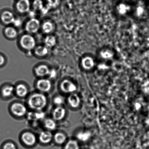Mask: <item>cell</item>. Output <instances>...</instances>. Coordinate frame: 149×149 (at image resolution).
Instances as JSON below:
<instances>
[{"label": "cell", "mask_w": 149, "mask_h": 149, "mask_svg": "<svg viewBox=\"0 0 149 149\" xmlns=\"http://www.w3.org/2000/svg\"><path fill=\"white\" fill-rule=\"evenodd\" d=\"M53 29V24L50 21L45 22L42 26V30L45 33L49 34L51 33Z\"/></svg>", "instance_id": "23"}, {"label": "cell", "mask_w": 149, "mask_h": 149, "mask_svg": "<svg viewBox=\"0 0 149 149\" xmlns=\"http://www.w3.org/2000/svg\"><path fill=\"white\" fill-rule=\"evenodd\" d=\"M15 97L19 99H25L30 94V88L26 83H19L14 85Z\"/></svg>", "instance_id": "6"}, {"label": "cell", "mask_w": 149, "mask_h": 149, "mask_svg": "<svg viewBox=\"0 0 149 149\" xmlns=\"http://www.w3.org/2000/svg\"><path fill=\"white\" fill-rule=\"evenodd\" d=\"M8 109L11 117L17 120H21L26 118L29 111L25 102L20 100L12 101Z\"/></svg>", "instance_id": "2"}, {"label": "cell", "mask_w": 149, "mask_h": 149, "mask_svg": "<svg viewBox=\"0 0 149 149\" xmlns=\"http://www.w3.org/2000/svg\"><path fill=\"white\" fill-rule=\"evenodd\" d=\"M34 88L36 91L49 95L54 91L55 87L52 80L44 78H39L36 81Z\"/></svg>", "instance_id": "4"}, {"label": "cell", "mask_w": 149, "mask_h": 149, "mask_svg": "<svg viewBox=\"0 0 149 149\" xmlns=\"http://www.w3.org/2000/svg\"><path fill=\"white\" fill-rule=\"evenodd\" d=\"M52 104L54 107L65 106L66 104V98L61 93H58L54 95L52 99Z\"/></svg>", "instance_id": "16"}, {"label": "cell", "mask_w": 149, "mask_h": 149, "mask_svg": "<svg viewBox=\"0 0 149 149\" xmlns=\"http://www.w3.org/2000/svg\"><path fill=\"white\" fill-rule=\"evenodd\" d=\"M53 133V143L56 146H63L68 139L65 131L57 130Z\"/></svg>", "instance_id": "10"}, {"label": "cell", "mask_w": 149, "mask_h": 149, "mask_svg": "<svg viewBox=\"0 0 149 149\" xmlns=\"http://www.w3.org/2000/svg\"><path fill=\"white\" fill-rule=\"evenodd\" d=\"M63 149H79V147L77 141L73 139H68L63 146Z\"/></svg>", "instance_id": "20"}, {"label": "cell", "mask_w": 149, "mask_h": 149, "mask_svg": "<svg viewBox=\"0 0 149 149\" xmlns=\"http://www.w3.org/2000/svg\"><path fill=\"white\" fill-rule=\"evenodd\" d=\"M129 11V8L125 6H121L118 8V12L121 15H125Z\"/></svg>", "instance_id": "30"}, {"label": "cell", "mask_w": 149, "mask_h": 149, "mask_svg": "<svg viewBox=\"0 0 149 149\" xmlns=\"http://www.w3.org/2000/svg\"><path fill=\"white\" fill-rule=\"evenodd\" d=\"M1 19L3 22L7 24H13L16 19L12 13L7 11L2 13Z\"/></svg>", "instance_id": "19"}, {"label": "cell", "mask_w": 149, "mask_h": 149, "mask_svg": "<svg viewBox=\"0 0 149 149\" xmlns=\"http://www.w3.org/2000/svg\"><path fill=\"white\" fill-rule=\"evenodd\" d=\"M3 149H17V144L12 140L7 141L4 144Z\"/></svg>", "instance_id": "27"}, {"label": "cell", "mask_w": 149, "mask_h": 149, "mask_svg": "<svg viewBox=\"0 0 149 149\" xmlns=\"http://www.w3.org/2000/svg\"><path fill=\"white\" fill-rule=\"evenodd\" d=\"M13 24L15 26H17V27H19V26L21 25L22 24L21 20H19V19H15L14 23H13Z\"/></svg>", "instance_id": "32"}, {"label": "cell", "mask_w": 149, "mask_h": 149, "mask_svg": "<svg viewBox=\"0 0 149 149\" xmlns=\"http://www.w3.org/2000/svg\"><path fill=\"white\" fill-rule=\"evenodd\" d=\"M90 132H80L77 134V138L80 141H87L90 137Z\"/></svg>", "instance_id": "26"}, {"label": "cell", "mask_w": 149, "mask_h": 149, "mask_svg": "<svg viewBox=\"0 0 149 149\" xmlns=\"http://www.w3.org/2000/svg\"><path fill=\"white\" fill-rule=\"evenodd\" d=\"M80 103V97L75 93L68 95L66 98V104L71 108H77L79 106Z\"/></svg>", "instance_id": "13"}, {"label": "cell", "mask_w": 149, "mask_h": 149, "mask_svg": "<svg viewBox=\"0 0 149 149\" xmlns=\"http://www.w3.org/2000/svg\"><path fill=\"white\" fill-rule=\"evenodd\" d=\"M59 93L65 95L75 93L77 87L76 85L70 80L65 79L61 82L58 87Z\"/></svg>", "instance_id": "5"}, {"label": "cell", "mask_w": 149, "mask_h": 149, "mask_svg": "<svg viewBox=\"0 0 149 149\" xmlns=\"http://www.w3.org/2000/svg\"><path fill=\"white\" fill-rule=\"evenodd\" d=\"M5 58L2 55H0V66L3 65L5 62Z\"/></svg>", "instance_id": "33"}, {"label": "cell", "mask_w": 149, "mask_h": 149, "mask_svg": "<svg viewBox=\"0 0 149 149\" xmlns=\"http://www.w3.org/2000/svg\"><path fill=\"white\" fill-rule=\"evenodd\" d=\"M50 70L47 66L42 65L36 67L35 69V73L37 76L40 78H44L48 76Z\"/></svg>", "instance_id": "17"}, {"label": "cell", "mask_w": 149, "mask_h": 149, "mask_svg": "<svg viewBox=\"0 0 149 149\" xmlns=\"http://www.w3.org/2000/svg\"><path fill=\"white\" fill-rule=\"evenodd\" d=\"M33 7L36 10H42L44 8L43 2L41 0H36L33 3Z\"/></svg>", "instance_id": "28"}, {"label": "cell", "mask_w": 149, "mask_h": 149, "mask_svg": "<svg viewBox=\"0 0 149 149\" xmlns=\"http://www.w3.org/2000/svg\"><path fill=\"white\" fill-rule=\"evenodd\" d=\"M40 26V21L36 18H31L26 23L25 29L30 33H35L38 31Z\"/></svg>", "instance_id": "12"}, {"label": "cell", "mask_w": 149, "mask_h": 149, "mask_svg": "<svg viewBox=\"0 0 149 149\" xmlns=\"http://www.w3.org/2000/svg\"><path fill=\"white\" fill-rule=\"evenodd\" d=\"M43 129L55 132L57 130L58 122L51 117H46L41 122Z\"/></svg>", "instance_id": "11"}, {"label": "cell", "mask_w": 149, "mask_h": 149, "mask_svg": "<svg viewBox=\"0 0 149 149\" xmlns=\"http://www.w3.org/2000/svg\"><path fill=\"white\" fill-rule=\"evenodd\" d=\"M68 115V110L65 106L54 107L51 113V117L59 122L64 121Z\"/></svg>", "instance_id": "7"}, {"label": "cell", "mask_w": 149, "mask_h": 149, "mask_svg": "<svg viewBox=\"0 0 149 149\" xmlns=\"http://www.w3.org/2000/svg\"><path fill=\"white\" fill-rule=\"evenodd\" d=\"M19 141L22 145L27 148H32L38 143L37 134L31 129L21 131L19 135Z\"/></svg>", "instance_id": "3"}, {"label": "cell", "mask_w": 149, "mask_h": 149, "mask_svg": "<svg viewBox=\"0 0 149 149\" xmlns=\"http://www.w3.org/2000/svg\"><path fill=\"white\" fill-rule=\"evenodd\" d=\"M6 36L10 38H14L17 36V31L14 27H8L4 30Z\"/></svg>", "instance_id": "22"}, {"label": "cell", "mask_w": 149, "mask_h": 149, "mask_svg": "<svg viewBox=\"0 0 149 149\" xmlns=\"http://www.w3.org/2000/svg\"><path fill=\"white\" fill-rule=\"evenodd\" d=\"M57 75V73L54 69L50 70L48 77L50 80L56 78Z\"/></svg>", "instance_id": "31"}, {"label": "cell", "mask_w": 149, "mask_h": 149, "mask_svg": "<svg viewBox=\"0 0 149 149\" xmlns=\"http://www.w3.org/2000/svg\"><path fill=\"white\" fill-rule=\"evenodd\" d=\"M35 52L38 56L42 57L47 55L49 52V50L47 47L40 46L36 48Z\"/></svg>", "instance_id": "21"}, {"label": "cell", "mask_w": 149, "mask_h": 149, "mask_svg": "<svg viewBox=\"0 0 149 149\" xmlns=\"http://www.w3.org/2000/svg\"><path fill=\"white\" fill-rule=\"evenodd\" d=\"M95 62L94 59L91 57L86 56L82 58L81 65L82 68L86 70H90L94 67Z\"/></svg>", "instance_id": "18"}, {"label": "cell", "mask_w": 149, "mask_h": 149, "mask_svg": "<svg viewBox=\"0 0 149 149\" xmlns=\"http://www.w3.org/2000/svg\"><path fill=\"white\" fill-rule=\"evenodd\" d=\"M29 16L31 17V18H34L35 15H36V13L35 12L33 11H30L29 12Z\"/></svg>", "instance_id": "34"}, {"label": "cell", "mask_w": 149, "mask_h": 149, "mask_svg": "<svg viewBox=\"0 0 149 149\" xmlns=\"http://www.w3.org/2000/svg\"><path fill=\"white\" fill-rule=\"evenodd\" d=\"M54 132L43 129L37 134L38 143L42 146L49 145L53 141Z\"/></svg>", "instance_id": "8"}, {"label": "cell", "mask_w": 149, "mask_h": 149, "mask_svg": "<svg viewBox=\"0 0 149 149\" xmlns=\"http://www.w3.org/2000/svg\"><path fill=\"white\" fill-rule=\"evenodd\" d=\"M47 1L49 8H55L59 3V0H47Z\"/></svg>", "instance_id": "29"}, {"label": "cell", "mask_w": 149, "mask_h": 149, "mask_svg": "<svg viewBox=\"0 0 149 149\" xmlns=\"http://www.w3.org/2000/svg\"><path fill=\"white\" fill-rule=\"evenodd\" d=\"M1 96L6 100L12 99L15 97L14 85L7 84L1 89Z\"/></svg>", "instance_id": "14"}, {"label": "cell", "mask_w": 149, "mask_h": 149, "mask_svg": "<svg viewBox=\"0 0 149 149\" xmlns=\"http://www.w3.org/2000/svg\"><path fill=\"white\" fill-rule=\"evenodd\" d=\"M17 9L22 13L29 12L30 11V4L29 0H19L16 5Z\"/></svg>", "instance_id": "15"}, {"label": "cell", "mask_w": 149, "mask_h": 149, "mask_svg": "<svg viewBox=\"0 0 149 149\" xmlns=\"http://www.w3.org/2000/svg\"><path fill=\"white\" fill-rule=\"evenodd\" d=\"M50 101L49 95L35 90L31 92L25 103L30 111L45 112L49 107Z\"/></svg>", "instance_id": "1"}, {"label": "cell", "mask_w": 149, "mask_h": 149, "mask_svg": "<svg viewBox=\"0 0 149 149\" xmlns=\"http://www.w3.org/2000/svg\"><path fill=\"white\" fill-rule=\"evenodd\" d=\"M100 56L102 58L104 59H109L113 56V52L110 50L105 49L101 51Z\"/></svg>", "instance_id": "25"}, {"label": "cell", "mask_w": 149, "mask_h": 149, "mask_svg": "<svg viewBox=\"0 0 149 149\" xmlns=\"http://www.w3.org/2000/svg\"><path fill=\"white\" fill-rule=\"evenodd\" d=\"M20 43L24 49L30 50L34 49L36 45V41L31 35L25 34L20 39Z\"/></svg>", "instance_id": "9"}, {"label": "cell", "mask_w": 149, "mask_h": 149, "mask_svg": "<svg viewBox=\"0 0 149 149\" xmlns=\"http://www.w3.org/2000/svg\"><path fill=\"white\" fill-rule=\"evenodd\" d=\"M44 41L46 47H52L56 44V39L54 36H49L45 38Z\"/></svg>", "instance_id": "24"}]
</instances>
